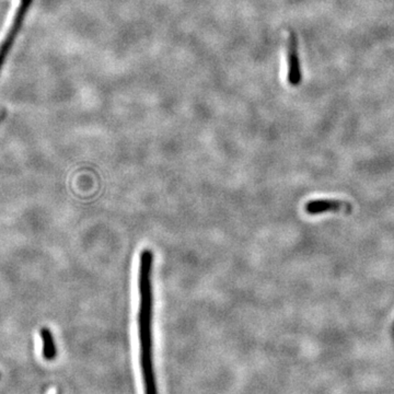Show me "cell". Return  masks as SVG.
Wrapping results in <instances>:
<instances>
[{"mask_svg": "<svg viewBox=\"0 0 394 394\" xmlns=\"http://www.w3.org/2000/svg\"><path fill=\"white\" fill-rule=\"evenodd\" d=\"M287 63L288 82L291 86H298L303 79V73H301V59H299V45L295 33L290 34L288 38Z\"/></svg>", "mask_w": 394, "mask_h": 394, "instance_id": "6da1fadb", "label": "cell"}, {"mask_svg": "<svg viewBox=\"0 0 394 394\" xmlns=\"http://www.w3.org/2000/svg\"><path fill=\"white\" fill-rule=\"evenodd\" d=\"M351 204L340 199H313L305 205V211L309 215H320L324 213H345L351 214Z\"/></svg>", "mask_w": 394, "mask_h": 394, "instance_id": "7a4b0ae2", "label": "cell"}, {"mask_svg": "<svg viewBox=\"0 0 394 394\" xmlns=\"http://www.w3.org/2000/svg\"><path fill=\"white\" fill-rule=\"evenodd\" d=\"M40 336L43 345V357L46 361H54L57 355L56 344L54 340L53 333L47 328H41Z\"/></svg>", "mask_w": 394, "mask_h": 394, "instance_id": "3957f363", "label": "cell"}, {"mask_svg": "<svg viewBox=\"0 0 394 394\" xmlns=\"http://www.w3.org/2000/svg\"><path fill=\"white\" fill-rule=\"evenodd\" d=\"M5 117H6L5 111H1V112H0V124H1V123H3V120H5Z\"/></svg>", "mask_w": 394, "mask_h": 394, "instance_id": "277c9868", "label": "cell"}]
</instances>
